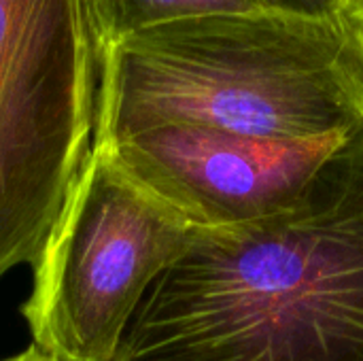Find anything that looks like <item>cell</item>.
<instances>
[{"label":"cell","mask_w":363,"mask_h":361,"mask_svg":"<svg viewBox=\"0 0 363 361\" xmlns=\"http://www.w3.org/2000/svg\"><path fill=\"white\" fill-rule=\"evenodd\" d=\"M115 361H363V126L289 209L198 230Z\"/></svg>","instance_id":"1"},{"label":"cell","mask_w":363,"mask_h":361,"mask_svg":"<svg viewBox=\"0 0 363 361\" xmlns=\"http://www.w3.org/2000/svg\"><path fill=\"white\" fill-rule=\"evenodd\" d=\"M166 123L308 140L363 126V32L279 6L153 28L108 45L94 140Z\"/></svg>","instance_id":"2"},{"label":"cell","mask_w":363,"mask_h":361,"mask_svg":"<svg viewBox=\"0 0 363 361\" xmlns=\"http://www.w3.org/2000/svg\"><path fill=\"white\" fill-rule=\"evenodd\" d=\"M94 0H0V279L34 264L94 145Z\"/></svg>","instance_id":"3"},{"label":"cell","mask_w":363,"mask_h":361,"mask_svg":"<svg viewBox=\"0 0 363 361\" xmlns=\"http://www.w3.org/2000/svg\"><path fill=\"white\" fill-rule=\"evenodd\" d=\"M196 228L94 143L38 255L19 313L55 361H115L121 336Z\"/></svg>","instance_id":"4"},{"label":"cell","mask_w":363,"mask_h":361,"mask_svg":"<svg viewBox=\"0 0 363 361\" xmlns=\"http://www.w3.org/2000/svg\"><path fill=\"white\" fill-rule=\"evenodd\" d=\"M349 134L274 140L166 123L94 143L106 145L196 230H228L289 209Z\"/></svg>","instance_id":"5"},{"label":"cell","mask_w":363,"mask_h":361,"mask_svg":"<svg viewBox=\"0 0 363 361\" xmlns=\"http://www.w3.org/2000/svg\"><path fill=\"white\" fill-rule=\"evenodd\" d=\"M291 6L289 0H94L104 49L145 30L177 21ZM298 9V6H296Z\"/></svg>","instance_id":"6"},{"label":"cell","mask_w":363,"mask_h":361,"mask_svg":"<svg viewBox=\"0 0 363 361\" xmlns=\"http://www.w3.org/2000/svg\"><path fill=\"white\" fill-rule=\"evenodd\" d=\"M325 4L363 32V0H325Z\"/></svg>","instance_id":"7"},{"label":"cell","mask_w":363,"mask_h":361,"mask_svg":"<svg viewBox=\"0 0 363 361\" xmlns=\"http://www.w3.org/2000/svg\"><path fill=\"white\" fill-rule=\"evenodd\" d=\"M2 361H55L53 357H49V355H45L43 351H38L34 345H30V347H26L23 351H19V353H15V355H11V357H6V360Z\"/></svg>","instance_id":"8"},{"label":"cell","mask_w":363,"mask_h":361,"mask_svg":"<svg viewBox=\"0 0 363 361\" xmlns=\"http://www.w3.org/2000/svg\"><path fill=\"white\" fill-rule=\"evenodd\" d=\"M291 6H298V9H308V11H321V9H328L325 0H289Z\"/></svg>","instance_id":"9"}]
</instances>
